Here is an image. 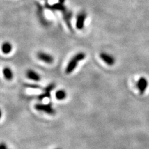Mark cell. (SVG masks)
Wrapping results in <instances>:
<instances>
[{"label":"cell","mask_w":149,"mask_h":149,"mask_svg":"<svg viewBox=\"0 0 149 149\" xmlns=\"http://www.w3.org/2000/svg\"><path fill=\"white\" fill-rule=\"evenodd\" d=\"M100 57L102 61L104 62L108 65H109V66H113L115 63V58L113 56H112L109 54H107L106 52H101L100 54Z\"/></svg>","instance_id":"4"},{"label":"cell","mask_w":149,"mask_h":149,"mask_svg":"<svg viewBox=\"0 0 149 149\" xmlns=\"http://www.w3.org/2000/svg\"><path fill=\"white\" fill-rule=\"evenodd\" d=\"M86 17V15L85 12H81L80 13H79L76 22V27L78 29L81 30L84 27Z\"/></svg>","instance_id":"5"},{"label":"cell","mask_w":149,"mask_h":149,"mask_svg":"<svg viewBox=\"0 0 149 149\" xmlns=\"http://www.w3.org/2000/svg\"><path fill=\"white\" fill-rule=\"evenodd\" d=\"M55 88V85L54 83H51L50 85H49L47 86L45 89H44V92H47V93H50L52 91L54 88Z\"/></svg>","instance_id":"12"},{"label":"cell","mask_w":149,"mask_h":149,"mask_svg":"<svg viewBox=\"0 0 149 149\" xmlns=\"http://www.w3.org/2000/svg\"><path fill=\"white\" fill-rule=\"evenodd\" d=\"M86 57V54L80 52L77 53L76 55H74L72 58L70 60L68 63L66 68H65V73L67 74H70L72 73L74 69H75L78 65V63L80 61H82Z\"/></svg>","instance_id":"1"},{"label":"cell","mask_w":149,"mask_h":149,"mask_svg":"<svg viewBox=\"0 0 149 149\" xmlns=\"http://www.w3.org/2000/svg\"><path fill=\"white\" fill-rule=\"evenodd\" d=\"M3 73L4 78H5L7 80H11L13 78V71L9 67H4L3 70Z\"/></svg>","instance_id":"8"},{"label":"cell","mask_w":149,"mask_h":149,"mask_svg":"<svg viewBox=\"0 0 149 149\" xmlns=\"http://www.w3.org/2000/svg\"><path fill=\"white\" fill-rule=\"evenodd\" d=\"M27 77L28 78L31 80L35 81H39L40 80V76L39 73H37L36 72L32 70H28L26 73Z\"/></svg>","instance_id":"7"},{"label":"cell","mask_w":149,"mask_h":149,"mask_svg":"<svg viewBox=\"0 0 149 149\" xmlns=\"http://www.w3.org/2000/svg\"><path fill=\"white\" fill-rule=\"evenodd\" d=\"M1 49H2V52L4 54H8L12 51L13 46L11 43L8 42H6L3 44L2 47H1Z\"/></svg>","instance_id":"9"},{"label":"cell","mask_w":149,"mask_h":149,"mask_svg":"<svg viewBox=\"0 0 149 149\" xmlns=\"http://www.w3.org/2000/svg\"><path fill=\"white\" fill-rule=\"evenodd\" d=\"M50 96V93H47V92H44L43 94H42L39 96V99L42 100L44 98H45V97H48Z\"/></svg>","instance_id":"13"},{"label":"cell","mask_w":149,"mask_h":149,"mask_svg":"<svg viewBox=\"0 0 149 149\" xmlns=\"http://www.w3.org/2000/svg\"><path fill=\"white\" fill-rule=\"evenodd\" d=\"M25 86L29 88H39V86L37 85H34V84H24Z\"/></svg>","instance_id":"14"},{"label":"cell","mask_w":149,"mask_h":149,"mask_svg":"<svg viewBox=\"0 0 149 149\" xmlns=\"http://www.w3.org/2000/svg\"><path fill=\"white\" fill-rule=\"evenodd\" d=\"M65 1V0H59V3H64V1Z\"/></svg>","instance_id":"15"},{"label":"cell","mask_w":149,"mask_h":149,"mask_svg":"<svg viewBox=\"0 0 149 149\" xmlns=\"http://www.w3.org/2000/svg\"><path fill=\"white\" fill-rule=\"evenodd\" d=\"M37 57L39 60L46 63H52L54 62V57L44 52H39L37 53Z\"/></svg>","instance_id":"3"},{"label":"cell","mask_w":149,"mask_h":149,"mask_svg":"<svg viewBox=\"0 0 149 149\" xmlns=\"http://www.w3.org/2000/svg\"><path fill=\"white\" fill-rule=\"evenodd\" d=\"M55 96H56V97H57L58 100H62L66 97L67 94H66V92H65V91H64L63 90H58L56 92Z\"/></svg>","instance_id":"11"},{"label":"cell","mask_w":149,"mask_h":149,"mask_svg":"<svg viewBox=\"0 0 149 149\" xmlns=\"http://www.w3.org/2000/svg\"><path fill=\"white\" fill-rule=\"evenodd\" d=\"M137 86L139 93L141 95L143 94L146 92L147 88L148 86V81L145 77H141L137 81Z\"/></svg>","instance_id":"2"},{"label":"cell","mask_w":149,"mask_h":149,"mask_svg":"<svg viewBox=\"0 0 149 149\" xmlns=\"http://www.w3.org/2000/svg\"><path fill=\"white\" fill-rule=\"evenodd\" d=\"M35 108L37 110L44 111L45 113H47L49 114H54L55 111L54 109L52 108L50 105L47 104H37L36 105Z\"/></svg>","instance_id":"6"},{"label":"cell","mask_w":149,"mask_h":149,"mask_svg":"<svg viewBox=\"0 0 149 149\" xmlns=\"http://www.w3.org/2000/svg\"><path fill=\"white\" fill-rule=\"evenodd\" d=\"M49 9H52V10H57V11H65V7L62 3H56L52 5L49 6Z\"/></svg>","instance_id":"10"}]
</instances>
